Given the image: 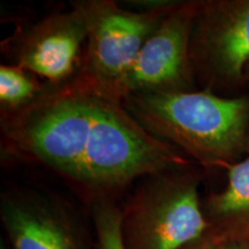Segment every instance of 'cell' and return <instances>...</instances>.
Here are the masks:
<instances>
[{
    "label": "cell",
    "instance_id": "1",
    "mask_svg": "<svg viewBox=\"0 0 249 249\" xmlns=\"http://www.w3.org/2000/svg\"><path fill=\"white\" fill-rule=\"evenodd\" d=\"M135 120L205 166L238 161L249 150V98L202 91L135 93L124 99Z\"/></svg>",
    "mask_w": 249,
    "mask_h": 249
},
{
    "label": "cell",
    "instance_id": "2",
    "mask_svg": "<svg viewBox=\"0 0 249 249\" xmlns=\"http://www.w3.org/2000/svg\"><path fill=\"white\" fill-rule=\"evenodd\" d=\"M196 172L177 169L149 177L121 209L126 249H183L209 231Z\"/></svg>",
    "mask_w": 249,
    "mask_h": 249
},
{
    "label": "cell",
    "instance_id": "3",
    "mask_svg": "<svg viewBox=\"0 0 249 249\" xmlns=\"http://www.w3.org/2000/svg\"><path fill=\"white\" fill-rule=\"evenodd\" d=\"M197 6L198 1L172 2L130 66L107 91L123 101L135 93L192 91L191 37Z\"/></svg>",
    "mask_w": 249,
    "mask_h": 249
},
{
    "label": "cell",
    "instance_id": "4",
    "mask_svg": "<svg viewBox=\"0 0 249 249\" xmlns=\"http://www.w3.org/2000/svg\"><path fill=\"white\" fill-rule=\"evenodd\" d=\"M171 4L161 1L145 11L133 12L111 0L85 1L89 31L76 75L107 90L130 66Z\"/></svg>",
    "mask_w": 249,
    "mask_h": 249
},
{
    "label": "cell",
    "instance_id": "5",
    "mask_svg": "<svg viewBox=\"0 0 249 249\" xmlns=\"http://www.w3.org/2000/svg\"><path fill=\"white\" fill-rule=\"evenodd\" d=\"M194 73L207 85H236L249 65V0L198 1L191 37Z\"/></svg>",
    "mask_w": 249,
    "mask_h": 249
},
{
    "label": "cell",
    "instance_id": "6",
    "mask_svg": "<svg viewBox=\"0 0 249 249\" xmlns=\"http://www.w3.org/2000/svg\"><path fill=\"white\" fill-rule=\"evenodd\" d=\"M0 218L13 249H91L70 205L51 193L8 189L0 198Z\"/></svg>",
    "mask_w": 249,
    "mask_h": 249
},
{
    "label": "cell",
    "instance_id": "7",
    "mask_svg": "<svg viewBox=\"0 0 249 249\" xmlns=\"http://www.w3.org/2000/svg\"><path fill=\"white\" fill-rule=\"evenodd\" d=\"M89 31L85 1L34 24L15 44V65L49 85H60L80 71Z\"/></svg>",
    "mask_w": 249,
    "mask_h": 249
},
{
    "label": "cell",
    "instance_id": "8",
    "mask_svg": "<svg viewBox=\"0 0 249 249\" xmlns=\"http://www.w3.org/2000/svg\"><path fill=\"white\" fill-rule=\"evenodd\" d=\"M227 185L203 207L209 234L216 242L249 241V158L230 165Z\"/></svg>",
    "mask_w": 249,
    "mask_h": 249
},
{
    "label": "cell",
    "instance_id": "9",
    "mask_svg": "<svg viewBox=\"0 0 249 249\" xmlns=\"http://www.w3.org/2000/svg\"><path fill=\"white\" fill-rule=\"evenodd\" d=\"M46 83L18 65L0 66V103L1 113L26 107L45 91Z\"/></svg>",
    "mask_w": 249,
    "mask_h": 249
},
{
    "label": "cell",
    "instance_id": "10",
    "mask_svg": "<svg viewBox=\"0 0 249 249\" xmlns=\"http://www.w3.org/2000/svg\"><path fill=\"white\" fill-rule=\"evenodd\" d=\"M121 209L114 201H101L92 204L97 249H126L121 235Z\"/></svg>",
    "mask_w": 249,
    "mask_h": 249
},
{
    "label": "cell",
    "instance_id": "11",
    "mask_svg": "<svg viewBox=\"0 0 249 249\" xmlns=\"http://www.w3.org/2000/svg\"><path fill=\"white\" fill-rule=\"evenodd\" d=\"M183 249H217V242L207 233L200 240L193 242Z\"/></svg>",
    "mask_w": 249,
    "mask_h": 249
},
{
    "label": "cell",
    "instance_id": "12",
    "mask_svg": "<svg viewBox=\"0 0 249 249\" xmlns=\"http://www.w3.org/2000/svg\"><path fill=\"white\" fill-rule=\"evenodd\" d=\"M217 249H249V241L224 240L217 242Z\"/></svg>",
    "mask_w": 249,
    "mask_h": 249
},
{
    "label": "cell",
    "instance_id": "13",
    "mask_svg": "<svg viewBox=\"0 0 249 249\" xmlns=\"http://www.w3.org/2000/svg\"><path fill=\"white\" fill-rule=\"evenodd\" d=\"M245 80L249 81V65L247 67H246V71H245Z\"/></svg>",
    "mask_w": 249,
    "mask_h": 249
},
{
    "label": "cell",
    "instance_id": "14",
    "mask_svg": "<svg viewBox=\"0 0 249 249\" xmlns=\"http://www.w3.org/2000/svg\"><path fill=\"white\" fill-rule=\"evenodd\" d=\"M0 249H6V248H5V246H4V244H2V242H1V247H0Z\"/></svg>",
    "mask_w": 249,
    "mask_h": 249
}]
</instances>
